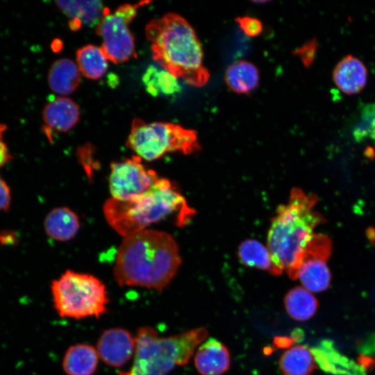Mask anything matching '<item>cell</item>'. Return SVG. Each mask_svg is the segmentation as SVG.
<instances>
[{"label":"cell","mask_w":375,"mask_h":375,"mask_svg":"<svg viewBox=\"0 0 375 375\" xmlns=\"http://www.w3.org/2000/svg\"><path fill=\"white\" fill-rule=\"evenodd\" d=\"M181 263L178 245L169 233L144 229L124 238L113 269L121 286H138L162 292Z\"/></svg>","instance_id":"cell-1"},{"label":"cell","mask_w":375,"mask_h":375,"mask_svg":"<svg viewBox=\"0 0 375 375\" xmlns=\"http://www.w3.org/2000/svg\"><path fill=\"white\" fill-rule=\"evenodd\" d=\"M317 201L315 194L293 188L288 201L278 206L271 221L267 247L272 262L279 274L285 270L292 280L297 278L303 252L314 228L325 221L313 210Z\"/></svg>","instance_id":"cell-2"},{"label":"cell","mask_w":375,"mask_h":375,"mask_svg":"<svg viewBox=\"0 0 375 375\" xmlns=\"http://www.w3.org/2000/svg\"><path fill=\"white\" fill-rule=\"evenodd\" d=\"M145 33L153 59L165 71L194 87L207 83L210 74L203 65L201 44L185 18L167 13L151 20Z\"/></svg>","instance_id":"cell-3"},{"label":"cell","mask_w":375,"mask_h":375,"mask_svg":"<svg viewBox=\"0 0 375 375\" xmlns=\"http://www.w3.org/2000/svg\"><path fill=\"white\" fill-rule=\"evenodd\" d=\"M103 210L108 224L124 238L175 213L177 224L184 226L194 213L178 189L165 178H160L151 190L135 199H108Z\"/></svg>","instance_id":"cell-4"},{"label":"cell","mask_w":375,"mask_h":375,"mask_svg":"<svg viewBox=\"0 0 375 375\" xmlns=\"http://www.w3.org/2000/svg\"><path fill=\"white\" fill-rule=\"evenodd\" d=\"M208 335L206 328L199 327L162 338L153 327H140L135 338L133 367L118 375H167L176 365L187 364Z\"/></svg>","instance_id":"cell-5"},{"label":"cell","mask_w":375,"mask_h":375,"mask_svg":"<svg viewBox=\"0 0 375 375\" xmlns=\"http://www.w3.org/2000/svg\"><path fill=\"white\" fill-rule=\"evenodd\" d=\"M53 306L62 317H99L107 311L104 284L93 275L67 270L51 286Z\"/></svg>","instance_id":"cell-6"},{"label":"cell","mask_w":375,"mask_h":375,"mask_svg":"<svg viewBox=\"0 0 375 375\" xmlns=\"http://www.w3.org/2000/svg\"><path fill=\"white\" fill-rule=\"evenodd\" d=\"M126 146L142 160L153 161L169 152L191 154L200 149L197 135L193 130L172 122L146 123L135 118Z\"/></svg>","instance_id":"cell-7"},{"label":"cell","mask_w":375,"mask_h":375,"mask_svg":"<svg viewBox=\"0 0 375 375\" xmlns=\"http://www.w3.org/2000/svg\"><path fill=\"white\" fill-rule=\"evenodd\" d=\"M147 3H125L113 12L105 8L96 32L102 39L101 48L108 60L119 64L135 56L134 38L128 25L136 16L138 8Z\"/></svg>","instance_id":"cell-8"},{"label":"cell","mask_w":375,"mask_h":375,"mask_svg":"<svg viewBox=\"0 0 375 375\" xmlns=\"http://www.w3.org/2000/svg\"><path fill=\"white\" fill-rule=\"evenodd\" d=\"M109 190L112 199L128 201L151 190L160 177L152 169H147L142 158L133 156L110 164Z\"/></svg>","instance_id":"cell-9"},{"label":"cell","mask_w":375,"mask_h":375,"mask_svg":"<svg viewBox=\"0 0 375 375\" xmlns=\"http://www.w3.org/2000/svg\"><path fill=\"white\" fill-rule=\"evenodd\" d=\"M331 253V239L324 234H314L306 246L297 278L308 291L319 292L328 288L331 276L326 262Z\"/></svg>","instance_id":"cell-10"},{"label":"cell","mask_w":375,"mask_h":375,"mask_svg":"<svg viewBox=\"0 0 375 375\" xmlns=\"http://www.w3.org/2000/svg\"><path fill=\"white\" fill-rule=\"evenodd\" d=\"M97 350L99 358L108 365L121 367L127 363L135 351V340L122 328L105 330L100 335Z\"/></svg>","instance_id":"cell-11"},{"label":"cell","mask_w":375,"mask_h":375,"mask_svg":"<svg viewBox=\"0 0 375 375\" xmlns=\"http://www.w3.org/2000/svg\"><path fill=\"white\" fill-rule=\"evenodd\" d=\"M46 126V133L49 131L65 133L74 128L80 119L78 106L72 99L58 97L48 101L42 112Z\"/></svg>","instance_id":"cell-12"},{"label":"cell","mask_w":375,"mask_h":375,"mask_svg":"<svg viewBox=\"0 0 375 375\" xmlns=\"http://www.w3.org/2000/svg\"><path fill=\"white\" fill-rule=\"evenodd\" d=\"M310 351L315 361L326 372L334 375H364V369L343 356L329 340L322 341Z\"/></svg>","instance_id":"cell-13"},{"label":"cell","mask_w":375,"mask_h":375,"mask_svg":"<svg viewBox=\"0 0 375 375\" xmlns=\"http://www.w3.org/2000/svg\"><path fill=\"white\" fill-rule=\"evenodd\" d=\"M194 361L201 375H222L228 369L231 364L228 349L214 338L206 340L198 348Z\"/></svg>","instance_id":"cell-14"},{"label":"cell","mask_w":375,"mask_h":375,"mask_svg":"<svg viewBox=\"0 0 375 375\" xmlns=\"http://www.w3.org/2000/svg\"><path fill=\"white\" fill-rule=\"evenodd\" d=\"M335 85L347 94L359 93L365 86L367 71L357 58L348 55L335 66L333 72Z\"/></svg>","instance_id":"cell-15"},{"label":"cell","mask_w":375,"mask_h":375,"mask_svg":"<svg viewBox=\"0 0 375 375\" xmlns=\"http://www.w3.org/2000/svg\"><path fill=\"white\" fill-rule=\"evenodd\" d=\"M58 8L69 18V26L73 31L83 25L93 26L99 24L106 7L101 1H56Z\"/></svg>","instance_id":"cell-16"},{"label":"cell","mask_w":375,"mask_h":375,"mask_svg":"<svg viewBox=\"0 0 375 375\" xmlns=\"http://www.w3.org/2000/svg\"><path fill=\"white\" fill-rule=\"evenodd\" d=\"M45 232L58 241L73 239L80 229L78 215L67 207H58L48 212L44 220Z\"/></svg>","instance_id":"cell-17"},{"label":"cell","mask_w":375,"mask_h":375,"mask_svg":"<svg viewBox=\"0 0 375 375\" xmlns=\"http://www.w3.org/2000/svg\"><path fill=\"white\" fill-rule=\"evenodd\" d=\"M80 71L76 63L69 58H60L51 66L48 84L56 94L65 96L74 92L81 82Z\"/></svg>","instance_id":"cell-18"},{"label":"cell","mask_w":375,"mask_h":375,"mask_svg":"<svg viewBox=\"0 0 375 375\" xmlns=\"http://www.w3.org/2000/svg\"><path fill=\"white\" fill-rule=\"evenodd\" d=\"M99 357L97 349L92 345H72L64 356L62 367L68 375H92L97 369Z\"/></svg>","instance_id":"cell-19"},{"label":"cell","mask_w":375,"mask_h":375,"mask_svg":"<svg viewBox=\"0 0 375 375\" xmlns=\"http://www.w3.org/2000/svg\"><path fill=\"white\" fill-rule=\"evenodd\" d=\"M225 82L227 86L238 94H249L259 83V72L251 62L238 60L232 63L226 70Z\"/></svg>","instance_id":"cell-20"},{"label":"cell","mask_w":375,"mask_h":375,"mask_svg":"<svg viewBox=\"0 0 375 375\" xmlns=\"http://www.w3.org/2000/svg\"><path fill=\"white\" fill-rule=\"evenodd\" d=\"M76 65L85 77L97 80L107 72L108 59L101 47L87 44L76 52Z\"/></svg>","instance_id":"cell-21"},{"label":"cell","mask_w":375,"mask_h":375,"mask_svg":"<svg viewBox=\"0 0 375 375\" xmlns=\"http://www.w3.org/2000/svg\"><path fill=\"white\" fill-rule=\"evenodd\" d=\"M238 256L241 262L251 267L265 270L269 274L280 275L274 265L267 246L255 239H247L238 247Z\"/></svg>","instance_id":"cell-22"},{"label":"cell","mask_w":375,"mask_h":375,"mask_svg":"<svg viewBox=\"0 0 375 375\" xmlns=\"http://www.w3.org/2000/svg\"><path fill=\"white\" fill-rule=\"evenodd\" d=\"M284 304L288 314L297 321L310 319L317 309V301L312 293L302 287H295L285 296Z\"/></svg>","instance_id":"cell-23"},{"label":"cell","mask_w":375,"mask_h":375,"mask_svg":"<svg viewBox=\"0 0 375 375\" xmlns=\"http://www.w3.org/2000/svg\"><path fill=\"white\" fill-rule=\"evenodd\" d=\"M279 367L283 375H310L315 368V361L310 350L296 345L282 354Z\"/></svg>","instance_id":"cell-24"},{"label":"cell","mask_w":375,"mask_h":375,"mask_svg":"<svg viewBox=\"0 0 375 375\" xmlns=\"http://www.w3.org/2000/svg\"><path fill=\"white\" fill-rule=\"evenodd\" d=\"M158 83L160 92L164 94H174L181 89L177 78L165 69L159 70Z\"/></svg>","instance_id":"cell-25"},{"label":"cell","mask_w":375,"mask_h":375,"mask_svg":"<svg viewBox=\"0 0 375 375\" xmlns=\"http://www.w3.org/2000/svg\"><path fill=\"white\" fill-rule=\"evenodd\" d=\"M236 22L243 32L250 37L258 35L262 32V23L257 18L244 16L238 17Z\"/></svg>","instance_id":"cell-26"},{"label":"cell","mask_w":375,"mask_h":375,"mask_svg":"<svg viewBox=\"0 0 375 375\" xmlns=\"http://www.w3.org/2000/svg\"><path fill=\"white\" fill-rule=\"evenodd\" d=\"M158 73L159 70L156 67L149 66L142 76V82L147 92L153 97H156L160 93L158 83Z\"/></svg>","instance_id":"cell-27"},{"label":"cell","mask_w":375,"mask_h":375,"mask_svg":"<svg viewBox=\"0 0 375 375\" xmlns=\"http://www.w3.org/2000/svg\"><path fill=\"white\" fill-rule=\"evenodd\" d=\"M317 42L315 39L306 42L303 46L296 51V53L299 56L306 67H310L312 63L317 51Z\"/></svg>","instance_id":"cell-28"},{"label":"cell","mask_w":375,"mask_h":375,"mask_svg":"<svg viewBox=\"0 0 375 375\" xmlns=\"http://www.w3.org/2000/svg\"><path fill=\"white\" fill-rule=\"evenodd\" d=\"M11 203V192L8 183L0 176V212L9 209Z\"/></svg>","instance_id":"cell-29"},{"label":"cell","mask_w":375,"mask_h":375,"mask_svg":"<svg viewBox=\"0 0 375 375\" xmlns=\"http://www.w3.org/2000/svg\"><path fill=\"white\" fill-rule=\"evenodd\" d=\"M7 126L0 123V168L4 166L12 158L8 147L4 140V133Z\"/></svg>","instance_id":"cell-30"},{"label":"cell","mask_w":375,"mask_h":375,"mask_svg":"<svg viewBox=\"0 0 375 375\" xmlns=\"http://www.w3.org/2000/svg\"><path fill=\"white\" fill-rule=\"evenodd\" d=\"M367 134H369L375 142V118L372 119L369 128L367 130L358 128L357 131L355 132L354 135L356 138L360 141L363 137H365Z\"/></svg>","instance_id":"cell-31"}]
</instances>
